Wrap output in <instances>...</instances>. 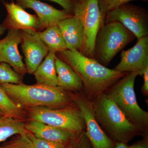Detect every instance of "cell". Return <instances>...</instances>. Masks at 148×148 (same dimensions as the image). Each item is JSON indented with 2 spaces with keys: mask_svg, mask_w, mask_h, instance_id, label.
<instances>
[{
  "mask_svg": "<svg viewBox=\"0 0 148 148\" xmlns=\"http://www.w3.org/2000/svg\"><path fill=\"white\" fill-rule=\"evenodd\" d=\"M56 55L68 64L82 82L84 92L90 100L105 92L127 73L108 69L94 58L76 50H66Z\"/></svg>",
  "mask_w": 148,
  "mask_h": 148,
  "instance_id": "obj_1",
  "label": "cell"
},
{
  "mask_svg": "<svg viewBox=\"0 0 148 148\" xmlns=\"http://www.w3.org/2000/svg\"><path fill=\"white\" fill-rule=\"evenodd\" d=\"M0 87L17 106L24 110L36 107L62 108L75 104L68 92L58 86L23 83L7 84Z\"/></svg>",
  "mask_w": 148,
  "mask_h": 148,
  "instance_id": "obj_2",
  "label": "cell"
},
{
  "mask_svg": "<svg viewBox=\"0 0 148 148\" xmlns=\"http://www.w3.org/2000/svg\"><path fill=\"white\" fill-rule=\"evenodd\" d=\"M90 100L95 119L115 143L127 144L135 136L142 135L106 93H101Z\"/></svg>",
  "mask_w": 148,
  "mask_h": 148,
  "instance_id": "obj_3",
  "label": "cell"
},
{
  "mask_svg": "<svg viewBox=\"0 0 148 148\" xmlns=\"http://www.w3.org/2000/svg\"><path fill=\"white\" fill-rule=\"evenodd\" d=\"M139 75L136 72L127 73L105 93L116 104L125 117L136 126L142 135L147 136L148 112L137 102L134 85Z\"/></svg>",
  "mask_w": 148,
  "mask_h": 148,
  "instance_id": "obj_4",
  "label": "cell"
},
{
  "mask_svg": "<svg viewBox=\"0 0 148 148\" xmlns=\"http://www.w3.org/2000/svg\"><path fill=\"white\" fill-rule=\"evenodd\" d=\"M135 38V35L119 22L105 23L99 29L95 38L94 59L106 67Z\"/></svg>",
  "mask_w": 148,
  "mask_h": 148,
  "instance_id": "obj_5",
  "label": "cell"
},
{
  "mask_svg": "<svg viewBox=\"0 0 148 148\" xmlns=\"http://www.w3.org/2000/svg\"><path fill=\"white\" fill-rule=\"evenodd\" d=\"M27 120H33L75 134L85 131L84 119L75 104L62 108L36 107L25 109Z\"/></svg>",
  "mask_w": 148,
  "mask_h": 148,
  "instance_id": "obj_6",
  "label": "cell"
},
{
  "mask_svg": "<svg viewBox=\"0 0 148 148\" xmlns=\"http://www.w3.org/2000/svg\"><path fill=\"white\" fill-rule=\"evenodd\" d=\"M73 15L79 18L84 30V39L79 52L85 56L94 58L95 38L104 24L98 0H75Z\"/></svg>",
  "mask_w": 148,
  "mask_h": 148,
  "instance_id": "obj_7",
  "label": "cell"
},
{
  "mask_svg": "<svg viewBox=\"0 0 148 148\" xmlns=\"http://www.w3.org/2000/svg\"><path fill=\"white\" fill-rule=\"evenodd\" d=\"M112 21L120 23L138 40L148 36V12L143 7L123 4L106 14L104 24Z\"/></svg>",
  "mask_w": 148,
  "mask_h": 148,
  "instance_id": "obj_8",
  "label": "cell"
},
{
  "mask_svg": "<svg viewBox=\"0 0 148 148\" xmlns=\"http://www.w3.org/2000/svg\"><path fill=\"white\" fill-rule=\"evenodd\" d=\"M82 113L85 123L86 135L92 148H114L115 143L104 132L94 116L92 102L84 91H67Z\"/></svg>",
  "mask_w": 148,
  "mask_h": 148,
  "instance_id": "obj_9",
  "label": "cell"
},
{
  "mask_svg": "<svg viewBox=\"0 0 148 148\" xmlns=\"http://www.w3.org/2000/svg\"><path fill=\"white\" fill-rule=\"evenodd\" d=\"M148 67V36L138 40L133 47L122 50L121 60L114 70L123 73L136 72L142 76Z\"/></svg>",
  "mask_w": 148,
  "mask_h": 148,
  "instance_id": "obj_10",
  "label": "cell"
},
{
  "mask_svg": "<svg viewBox=\"0 0 148 148\" xmlns=\"http://www.w3.org/2000/svg\"><path fill=\"white\" fill-rule=\"evenodd\" d=\"M21 45L27 73L33 74L49 52L46 46L40 39L37 32L20 31Z\"/></svg>",
  "mask_w": 148,
  "mask_h": 148,
  "instance_id": "obj_11",
  "label": "cell"
},
{
  "mask_svg": "<svg viewBox=\"0 0 148 148\" xmlns=\"http://www.w3.org/2000/svg\"><path fill=\"white\" fill-rule=\"evenodd\" d=\"M21 40L20 31L8 30L5 37L0 40V62L8 64L16 73L24 77L27 73V68L18 49Z\"/></svg>",
  "mask_w": 148,
  "mask_h": 148,
  "instance_id": "obj_12",
  "label": "cell"
},
{
  "mask_svg": "<svg viewBox=\"0 0 148 148\" xmlns=\"http://www.w3.org/2000/svg\"><path fill=\"white\" fill-rule=\"evenodd\" d=\"M3 4L7 12L2 25L6 30H32L39 32L40 22L36 15L28 13L13 2Z\"/></svg>",
  "mask_w": 148,
  "mask_h": 148,
  "instance_id": "obj_13",
  "label": "cell"
},
{
  "mask_svg": "<svg viewBox=\"0 0 148 148\" xmlns=\"http://www.w3.org/2000/svg\"><path fill=\"white\" fill-rule=\"evenodd\" d=\"M16 3L25 9L29 8L36 12L40 22L39 32L47 27L56 25L59 21L72 16L66 11L59 10L38 0H16Z\"/></svg>",
  "mask_w": 148,
  "mask_h": 148,
  "instance_id": "obj_14",
  "label": "cell"
},
{
  "mask_svg": "<svg viewBox=\"0 0 148 148\" xmlns=\"http://www.w3.org/2000/svg\"><path fill=\"white\" fill-rule=\"evenodd\" d=\"M25 127L28 132L36 138L67 145L72 143L79 134H75L33 120H27Z\"/></svg>",
  "mask_w": 148,
  "mask_h": 148,
  "instance_id": "obj_15",
  "label": "cell"
},
{
  "mask_svg": "<svg viewBox=\"0 0 148 148\" xmlns=\"http://www.w3.org/2000/svg\"><path fill=\"white\" fill-rule=\"evenodd\" d=\"M57 26L69 50L80 52L84 33L83 26L79 18L73 15L58 22Z\"/></svg>",
  "mask_w": 148,
  "mask_h": 148,
  "instance_id": "obj_16",
  "label": "cell"
},
{
  "mask_svg": "<svg viewBox=\"0 0 148 148\" xmlns=\"http://www.w3.org/2000/svg\"><path fill=\"white\" fill-rule=\"evenodd\" d=\"M55 67L58 80L57 86L69 92H84L83 84L79 77L68 64L57 57Z\"/></svg>",
  "mask_w": 148,
  "mask_h": 148,
  "instance_id": "obj_17",
  "label": "cell"
},
{
  "mask_svg": "<svg viewBox=\"0 0 148 148\" xmlns=\"http://www.w3.org/2000/svg\"><path fill=\"white\" fill-rule=\"evenodd\" d=\"M56 53L49 51L44 61L33 74L37 84L51 86H57L58 80L55 67Z\"/></svg>",
  "mask_w": 148,
  "mask_h": 148,
  "instance_id": "obj_18",
  "label": "cell"
},
{
  "mask_svg": "<svg viewBox=\"0 0 148 148\" xmlns=\"http://www.w3.org/2000/svg\"><path fill=\"white\" fill-rule=\"evenodd\" d=\"M40 39L44 43L49 52H61L68 50L66 42L57 24L47 27L41 32H37Z\"/></svg>",
  "mask_w": 148,
  "mask_h": 148,
  "instance_id": "obj_19",
  "label": "cell"
},
{
  "mask_svg": "<svg viewBox=\"0 0 148 148\" xmlns=\"http://www.w3.org/2000/svg\"><path fill=\"white\" fill-rule=\"evenodd\" d=\"M25 121L7 116L0 117V143L14 135L27 133Z\"/></svg>",
  "mask_w": 148,
  "mask_h": 148,
  "instance_id": "obj_20",
  "label": "cell"
},
{
  "mask_svg": "<svg viewBox=\"0 0 148 148\" xmlns=\"http://www.w3.org/2000/svg\"><path fill=\"white\" fill-rule=\"evenodd\" d=\"M0 109L5 116L16 119L27 120L26 111L17 106L0 87Z\"/></svg>",
  "mask_w": 148,
  "mask_h": 148,
  "instance_id": "obj_21",
  "label": "cell"
},
{
  "mask_svg": "<svg viewBox=\"0 0 148 148\" xmlns=\"http://www.w3.org/2000/svg\"><path fill=\"white\" fill-rule=\"evenodd\" d=\"M24 77L16 73L10 65L0 62V86L7 84H19L24 83Z\"/></svg>",
  "mask_w": 148,
  "mask_h": 148,
  "instance_id": "obj_22",
  "label": "cell"
},
{
  "mask_svg": "<svg viewBox=\"0 0 148 148\" xmlns=\"http://www.w3.org/2000/svg\"><path fill=\"white\" fill-rule=\"evenodd\" d=\"M0 148H35L27 133L14 135L12 139L4 143Z\"/></svg>",
  "mask_w": 148,
  "mask_h": 148,
  "instance_id": "obj_23",
  "label": "cell"
},
{
  "mask_svg": "<svg viewBox=\"0 0 148 148\" xmlns=\"http://www.w3.org/2000/svg\"><path fill=\"white\" fill-rule=\"evenodd\" d=\"M132 1L135 0H98V2L101 14L105 18V15L108 12L113 10L123 4L129 3ZM140 1H147L148 0Z\"/></svg>",
  "mask_w": 148,
  "mask_h": 148,
  "instance_id": "obj_24",
  "label": "cell"
},
{
  "mask_svg": "<svg viewBox=\"0 0 148 148\" xmlns=\"http://www.w3.org/2000/svg\"><path fill=\"white\" fill-rule=\"evenodd\" d=\"M27 135L32 140L35 148H66L68 145L39 139L29 132H27Z\"/></svg>",
  "mask_w": 148,
  "mask_h": 148,
  "instance_id": "obj_25",
  "label": "cell"
},
{
  "mask_svg": "<svg viewBox=\"0 0 148 148\" xmlns=\"http://www.w3.org/2000/svg\"><path fill=\"white\" fill-rule=\"evenodd\" d=\"M66 148H92L85 131L80 132Z\"/></svg>",
  "mask_w": 148,
  "mask_h": 148,
  "instance_id": "obj_26",
  "label": "cell"
},
{
  "mask_svg": "<svg viewBox=\"0 0 148 148\" xmlns=\"http://www.w3.org/2000/svg\"><path fill=\"white\" fill-rule=\"evenodd\" d=\"M56 3L61 5L63 10L73 15V11L75 0H47Z\"/></svg>",
  "mask_w": 148,
  "mask_h": 148,
  "instance_id": "obj_27",
  "label": "cell"
},
{
  "mask_svg": "<svg viewBox=\"0 0 148 148\" xmlns=\"http://www.w3.org/2000/svg\"><path fill=\"white\" fill-rule=\"evenodd\" d=\"M144 79V84L142 88V92L145 96L148 95V67L145 70L142 75Z\"/></svg>",
  "mask_w": 148,
  "mask_h": 148,
  "instance_id": "obj_28",
  "label": "cell"
},
{
  "mask_svg": "<svg viewBox=\"0 0 148 148\" xmlns=\"http://www.w3.org/2000/svg\"><path fill=\"white\" fill-rule=\"evenodd\" d=\"M128 148H148L147 136H145L144 140L137 142L132 145L129 146Z\"/></svg>",
  "mask_w": 148,
  "mask_h": 148,
  "instance_id": "obj_29",
  "label": "cell"
},
{
  "mask_svg": "<svg viewBox=\"0 0 148 148\" xmlns=\"http://www.w3.org/2000/svg\"><path fill=\"white\" fill-rule=\"evenodd\" d=\"M127 144L121 142H116L114 148H128Z\"/></svg>",
  "mask_w": 148,
  "mask_h": 148,
  "instance_id": "obj_30",
  "label": "cell"
},
{
  "mask_svg": "<svg viewBox=\"0 0 148 148\" xmlns=\"http://www.w3.org/2000/svg\"><path fill=\"white\" fill-rule=\"evenodd\" d=\"M6 30L3 26L2 24H0V37L4 34Z\"/></svg>",
  "mask_w": 148,
  "mask_h": 148,
  "instance_id": "obj_31",
  "label": "cell"
},
{
  "mask_svg": "<svg viewBox=\"0 0 148 148\" xmlns=\"http://www.w3.org/2000/svg\"><path fill=\"white\" fill-rule=\"evenodd\" d=\"M4 116H5V114L3 113V112H2V111L0 109V117H1Z\"/></svg>",
  "mask_w": 148,
  "mask_h": 148,
  "instance_id": "obj_32",
  "label": "cell"
}]
</instances>
